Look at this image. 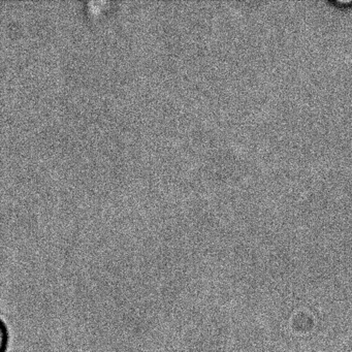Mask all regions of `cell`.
<instances>
[{"instance_id":"obj_1","label":"cell","mask_w":352,"mask_h":352,"mask_svg":"<svg viewBox=\"0 0 352 352\" xmlns=\"http://www.w3.org/2000/svg\"><path fill=\"white\" fill-rule=\"evenodd\" d=\"M10 331L7 325L0 320V352H8L10 346Z\"/></svg>"}]
</instances>
